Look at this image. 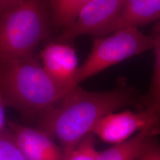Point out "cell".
<instances>
[{"label":"cell","instance_id":"17","mask_svg":"<svg viewBox=\"0 0 160 160\" xmlns=\"http://www.w3.org/2000/svg\"><path fill=\"white\" fill-rule=\"evenodd\" d=\"M17 0H0V22L12 6L16 2Z\"/></svg>","mask_w":160,"mask_h":160},{"label":"cell","instance_id":"12","mask_svg":"<svg viewBox=\"0 0 160 160\" xmlns=\"http://www.w3.org/2000/svg\"><path fill=\"white\" fill-rule=\"evenodd\" d=\"M151 35L154 41V66L148 90L139 100V104L143 109L148 106L160 104V21L155 23Z\"/></svg>","mask_w":160,"mask_h":160},{"label":"cell","instance_id":"11","mask_svg":"<svg viewBox=\"0 0 160 160\" xmlns=\"http://www.w3.org/2000/svg\"><path fill=\"white\" fill-rule=\"evenodd\" d=\"M87 0H52L48 1L51 26L67 29L74 23Z\"/></svg>","mask_w":160,"mask_h":160},{"label":"cell","instance_id":"10","mask_svg":"<svg viewBox=\"0 0 160 160\" xmlns=\"http://www.w3.org/2000/svg\"><path fill=\"white\" fill-rule=\"evenodd\" d=\"M160 134V113L134 137L98 152V160H137L149 140Z\"/></svg>","mask_w":160,"mask_h":160},{"label":"cell","instance_id":"8","mask_svg":"<svg viewBox=\"0 0 160 160\" xmlns=\"http://www.w3.org/2000/svg\"><path fill=\"white\" fill-rule=\"evenodd\" d=\"M40 57L43 68L53 80L70 88L75 87L72 81L79 67L72 43L49 42L40 51Z\"/></svg>","mask_w":160,"mask_h":160},{"label":"cell","instance_id":"3","mask_svg":"<svg viewBox=\"0 0 160 160\" xmlns=\"http://www.w3.org/2000/svg\"><path fill=\"white\" fill-rule=\"evenodd\" d=\"M51 28L48 1L17 0L0 22V61L33 55Z\"/></svg>","mask_w":160,"mask_h":160},{"label":"cell","instance_id":"1","mask_svg":"<svg viewBox=\"0 0 160 160\" xmlns=\"http://www.w3.org/2000/svg\"><path fill=\"white\" fill-rule=\"evenodd\" d=\"M135 101V92L120 86L108 92H88L79 85L39 116V127L61 145L65 160L97 122Z\"/></svg>","mask_w":160,"mask_h":160},{"label":"cell","instance_id":"4","mask_svg":"<svg viewBox=\"0 0 160 160\" xmlns=\"http://www.w3.org/2000/svg\"><path fill=\"white\" fill-rule=\"evenodd\" d=\"M154 41L137 29L118 30L108 36L94 39L92 50L78 69L72 84L80 82L129 58L152 49Z\"/></svg>","mask_w":160,"mask_h":160},{"label":"cell","instance_id":"6","mask_svg":"<svg viewBox=\"0 0 160 160\" xmlns=\"http://www.w3.org/2000/svg\"><path fill=\"white\" fill-rule=\"evenodd\" d=\"M160 113V104L148 106L141 111L126 110L112 113L102 118L92 133L109 143H119L127 140L134 132L141 131Z\"/></svg>","mask_w":160,"mask_h":160},{"label":"cell","instance_id":"14","mask_svg":"<svg viewBox=\"0 0 160 160\" xmlns=\"http://www.w3.org/2000/svg\"><path fill=\"white\" fill-rule=\"evenodd\" d=\"M94 135L92 133L84 138L66 160H98Z\"/></svg>","mask_w":160,"mask_h":160},{"label":"cell","instance_id":"15","mask_svg":"<svg viewBox=\"0 0 160 160\" xmlns=\"http://www.w3.org/2000/svg\"><path fill=\"white\" fill-rule=\"evenodd\" d=\"M137 160H160V143L157 137L149 140Z\"/></svg>","mask_w":160,"mask_h":160},{"label":"cell","instance_id":"13","mask_svg":"<svg viewBox=\"0 0 160 160\" xmlns=\"http://www.w3.org/2000/svg\"><path fill=\"white\" fill-rule=\"evenodd\" d=\"M0 160H28L8 129L0 135Z\"/></svg>","mask_w":160,"mask_h":160},{"label":"cell","instance_id":"2","mask_svg":"<svg viewBox=\"0 0 160 160\" xmlns=\"http://www.w3.org/2000/svg\"><path fill=\"white\" fill-rule=\"evenodd\" d=\"M0 88L7 106L33 118L56 105L72 88L53 80L32 55L0 61Z\"/></svg>","mask_w":160,"mask_h":160},{"label":"cell","instance_id":"9","mask_svg":"<svg viewBox=\"0 0 160 160\" xmlns=\"http://www.w3.org/2000/svg\"><path fill=\"white\" fill-rule=\"evenodd\" d=\"M160 21V0H124L114 28L137 29Z\"/></svg>","mask_w":160,"mask_h":160},{"label":"cell","instance_id":"16","mask_svg":"<svg viewBox=\"0 0 160 160\" xmlns=\"http://www.w3.org/2000/svg\"><path fill=\"white\" fill-rule=\"evenodd\" d=\"M6 99L0 88V135L6 130Z\"/></svg>","mask_w":160,"mask_h":160},{"label":"cell","instance_id":"7","mask_svg":"<svg viewBox=\"0 0 160 160\" xmlns=\"http://www.w3.org/2000/svg\"><path fill=\"white\" fill-rule=\"evenodd\" d=\"M8 126L17 146L28 160H65L62 149L46 132L14 122H9Z\"/></svg>","mask_w":160,"mask_h":160},{"label":"cell","instance_id":"5","mask_svg":"<svg viewBox=\"0 0 160 160\" xmlns=\"http://www.w3.org/2000/svg\"><path fill=\"white\" fill-rule=\"evenodd\" d=\"M123 0H87L74 23L62 30L55 41L72 43L81 36L102 38L114 32Z\"/></svg>","mask_w":160,"mask_h":160}]
</instances>
